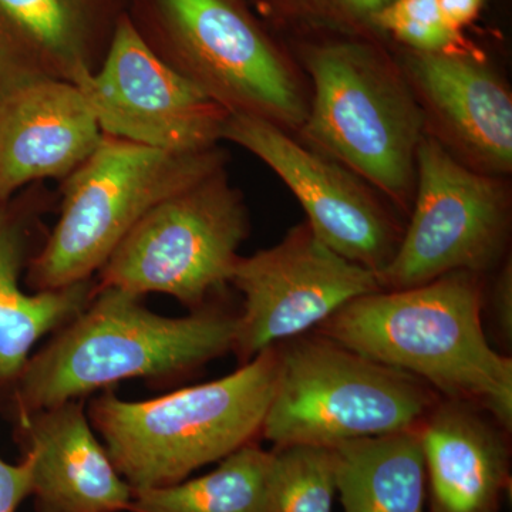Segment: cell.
Segmentation results:
<instances>
[{"label": "cell", "mask_w": 512, "mask_h": 512, "mask_svg": "<svg viewBox=\"0 0 512 512\" xmlns=\"http://www.w3.org/2000/svg\"><path fill=\"white\" fill-rule=\"evenodd\" d=\"M272 461L252 441L204 476L133 490L127 512H268Z\"/></svg>", "instance_id": "19"}, {"label": "cell", "mask_w": 512, "mask_h": 512, "mask_svg": "<svg viewBox=\"0 0 512 512\" xmlns=\"http://www.w3.org/2000/svg\"><path fill=\"white\" fill-rule=\"evenodd\" d=\"M268 512H332L336 497L332 448H274Z\"/></svg>", "instance_id": "21"}, {"label": "cell", "mask_w": 512, "mask_h": 512, "mask_svg": "<svg viewBox=\"0 0 512 512\" xmlns=\"http://www.w3.org/2000/svg\"><path fill=\"white\" fill-rule=\"evenodd\" d=\"M309 12L333 19L336 22L373 23L377 13L382 12L393 0H301Z\"/></svg>", "instance_id": "25"}, {"label": "cell", "mask_w": 512, "mask_h": 512, "mask_svg": "<svg viewBox=\"0 0 512 512\" xmlns=\"http://www.w3.org/2000/svg\"><path fill=\"white\" fill-rule=\"evenodd\" d=\"M104 136L195 153L218 147L229 113L158 55L127 18L100 67L76 83Z\"/></svg>", "instance_id": "11"}, {"label": "cell", "mask_w": 512, "mask_h": 512, "mask_svg": "<svg viewBox=\"0 0 512 512\" xmlns=\"http://www.w3.org/2000/svg\"><path fill=\"white\" fill-rule=\"evenodd\" d=\"M103 138L79 87L47 73L0 25V202L67 178Z\"/></svg>", "instance_id": "13"}, {"label": "cell", "mask_w": 512, "mask_h": 512, "mask_svg": "<svg viewBox=\"0 0 512 512\" xmlns=\"http://www.w3.org/2000/svg\"><path fill=\"white\" fill-rule=\"evenodd\" d=\"M0 25L59 79L76 83L96 70L83 0H0Z\"/></svg>", "instance_id": "20"}, {"label": "cell", "mask_w": 512, "mask_h": 512, "mask_svg": "<svg viewBox=\"0 0 512 512\" xmlns=\"http://www.w3.org/2000/svg\"><path fill=\"white\" fill-rule=\"evenodd\" d=\"M174 59L165 60L229 114L298 133L309 111L301 77L228 0H156Z\"/></svg>", "instance_id": "9"}, {"label": "cell", "mask_w": 512, "mask_h": 512, "mask_svg": "<svg viewBox=\"0 0 512 512\" xmlns=\"http://www.w3.org/2000/svg\"><path fill=\"white\" fill-rule=\"evenodd\" d=\"M437 2L448 28L457 35H461V30L476 19L484 0H437Z\"/></svg>", "instance_id": "26"}, {"label": "cell", "mask_w": 512, "mask_h": 512, "mask_svg": "<svg viewBox=\"0 0 512 512\" xmlns=\"http://www.w3.org/2000/svg\"><path fill=\"white\" fill-rule=\"evenodd\" d=\"M26 244V228L0 207V390L15 386L36 343L76 318L97 286L89 279L66 288L23 291Z\"/></svg>", "instance_id": "17"}, {"label": "cell", "mask_w": 512, "mask_h": 512, "mask_svg": "<svg viewBox=\"0 0 512 512\" xmlns=\"http://www.w3.org/2000/svg\"><path fill=\"white\" fill-rule=\"evenodd\" d=\"M301 60L313 93L299 140L409 215L426 124L400 66L355 40L308 46Z\"/></svg>", "instance_id": "4"}, {"label": "cell", "mask_w": 512, "mask_h": 512, "mask_svg": "<svg viewBox=\"0 0 512 512\" xmlns=\"http://www.w3.org/2000/svg\"><path fill=\"white\" fill-rule=\"evenodd\" d=\"M409 217L396 254L377 275L383 291L429 284L453 272L484 275L507 255V184L501 177L471 170L426 131L417 148Z\"/></svg>", "instance_id": "8"}, {"label": "cell", "mask_w": 512, "mask_h": 512, "mask_svg": "<svg viewBox=\"0 0 512 512\" xmlns=\"http://www.w3.org/2000/svg\"><path fill=\"white\" fill-rule=\"evenodd\" d=\"M20 444L32 457L36 512H127L133 487L94 434L82 400L20 414Z\"/></svg>", "instance_id": "15"}, {"label": "cell", "mask_w": 512, "mask_h": 512, "mask_svg": "<svg viewBox=\"0 0 512 512\" xmlns=\"http://www.w3.org/2000/svg\"><path fill=\"white\" fill-rule=\"evenodd\" d=\"M249 229L224 168L165 198L131 228L99 271V286L156 292L191 308L231 281Z\"/></svg>", "instance_id": "7"}, {"label": "cell", "mask_w": 512, "mask_h": 512, "mask_svg": "<svg viewBox=\"0 0 512 512\" xmlns=\"http://www.w3.org/2000/svg\"><path fill=\"white\" fill-rule=\"evenodd\" d=\"M399 66L423 111L426 133L471 170L511 173V93L490 66L464 50H410Z\"/></svg>", "instance_id": "14"}, {"label": "cell", "mask_w": 512, "mask_h": 512, "mask_svg": "<svg viewBox=\"0 0 512 512\" xmlns=\"http://www.w3.org/2000/svg\"><path fill=\"white\" fill-rule=\"evenodd\" d=\"M493 330L497 333L503 348L512 345V264L511 259H504L498 265L490 291H484V308Z\"/></svg>", "instance_id": "23"}, {"label": "cell", "mask_w": 512, "mask_h": 512, "mask_svg": "<svg viewBox=\"0 0 512 512\" xmlns=\"http://www.w3.org/2000/svg\"><path fill=\"white\" fill-rule=\"evenodd\" d=\"M141 298L97 285L86 308L23 367L15 384L19 416L121 380L181 376L232 350L237 315L202 306L168 318L151 312Z\"/></svg>", "instance_id": "2"}, {"label": "cell", "mask_w": 512, "mask_h": 512, "mask_svg": "<svg viewBox=\"0 0 512 512\" xmlns=\"http://www.w3.org/2000/svg\"><path fill=\"white\" fill-rule=\"evenodd\" d=\"M222 140L264 161L298 198L306 222L333 251L376 275L390 264L404 228L362 178L284 128L247 114H229Z\"/></svg>", "instance_id": "12"}, {"label": "cell", "mask_w": 512, "mask_h": 512, "mask_svg": "<svg viewBox=\"0 0 512 512\" xmlns=\"http://www.w3.org/2000/svg\"><path fill=\"white\" fill-rule=\"evenodd\" d=\"M440 396L325 336L278 345V375L261 436L274 448H336L417 429Z\"/></svg>", "instance_id": "5"}, {"label": "cell", "mask_w": 512, "mask_h": 512, "mask_svg": "<svg viewBox=\"0 0 512 512\" xmlns=\"http://www.w3.org/2000/svg\"><path fill=\"white\" fill-rule=\"evenodd\" d=\"M332 450L343 512H427L420 427Z\"/></svg>", "instance_id": "18"}, {"label": "cell", "mask_w": 512, "mask_h": 512, "mask_svg": "<svg viewBox=\"0 0 512 512\" xmlns=\"http://www.w3.org/2000/svg\"><path fill=\"white\" fill-rule=\"evenodd\" d=\"M483 275L453 272L429 284L360 296L316 333L473 404L512 429V359L484 332Z\"/></svg>", "instance_id": "1"}, {"label": "cell", "mask_w": 512, "mask_h": 512, "mask_svg": "<svg viewBox=\"0 0 512 512\" xmlns=\"http://www.w3.org/2000/svg\"><path fill=\"white\" fill-rule=\"evenodd\" d=\"M32 490V457L13 464L0 457V512H18Z\"/></svg>", "instance_id": "24"}, {"label": "cell", "mask_w": 512, "mask_h": 512, "mask_svg": "<svg viewBox=\"0 0 512 512\" xmlns=\"http://www.w3.org/2000/svg\"><path fill=\"white\" fill-rule=\"evenodd\" d=\"M218 147L175 153L104 136L90 157L64 178L55 228L30 261L35 291L92 279L151 208L224 168Z\"/></svg>", "instance_id": "6"}, {"label": "cell", "mask_w": 512, "mask_h": 512, "mask_svg": "<svg viewBox=\"0 0 512 512\" xmlns=\"http://www.w3.org/2000/svg\"><path fill=\"white\" fill-rule=\"evenodd\" d=\"M276 375L278 346L231 375L156 399L103 394L90 404L89 419L133 490L175 484L256 440Z\"/></svg>", "instance_id": "3"}, {"label": "cell", "mask_w": 512, "mask_h": 512, "mask_svg": "<svg viewBox=\"0 0 512 512\" xmlns=\"http://www.w3.org/2000/svg\"><path fill=\"white\" fill-rule=\"evenodd\" d=\"M229 284L244 296L232 346L242 365L318 329L360 296L383 291L375 272L333 251L306 221L274 247L241 256Z\"/></svg>", "instance_id": "10"}, {"label": "cell", "mask_w": 512, "mask_h": 512, "mask_svg": "<svg viewBox=\"0 0 512 512\" xmlns=\"http://www.w3.org/2000/svg\"><path fill=\"white\" fill-rule=\"evenodd\" d=\"M510 433L483 409L440 397L420 426L427 512H501L511 491Z\"/></svg>", "instance_id": "16"}, {"label": "cell", "mask_w": 512, "mask_h": 512, "mask_svg": "<svg viewBox=\"0 0 512 512\" xmlns=\"http://www.w3.org/2000/svg\"><path fill=\"white\" fill-rule=\"evenodd\" d=\"M373 25L414 52H460L463 45L461 35L444 22L437 0H393L377 13Z\"/></svg>", "instance_id": "22"}]
</instances>
